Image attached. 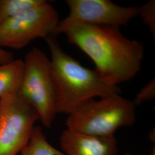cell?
<instances>
[{
  "instance_id": "7c38bea8",
  "label": "cell",
  "mask_w": 155,
  "mask_h": 155,
  "mask_svg": "<svg viewBox=\"0 0 155 155\" xmlns=\"http://www.w3.org/2000/svg\"><path fill=\"white\" fill-rule=\"evenodd\" d=\"M139 16L144 24L148 27L150 32L155 39V1L150 0L139 7Z\"/></svg>"
},
{
  "instance_id": "2e32d148",
  "label": "cell",
  "mask_w": 155,
  "mask_h": 155,
  "mask_svg": "<svg viewBox=\"0 0 155 155\" xmlns=\"http://www.w3.org/2000/svg\"><path fill=\"white\" fill-rule=\"evenodd\" d=\"M155 155V148H153V150H152V153H151V155Z\"/></svg>"
},
{
  "instance_id": "ba28073f",
  "label": "cell",
  "mask_w": 155,
  "mask_h": 155,
  "mask_svg": "<svg viewBox=\"0 0 155 155\" xmlns=\"http://www.w3.org/2000/svg\"><path fill=\"white\" fill-rule=\"evenodd\" d=\"M59 143L64 155H118L115 136L97 137L64 129Z\"/></svg>"
},
{
  "instance_id": "6da1fadb",
  "label": "cell",
  "mask_w": 155,
  "mask_h": 155,
  "mask_svg": "<svg viewBox=\"0 0 155 155\" xmlns=\"http://www.w3.org/2000/svg\"><path fill=\"white\" fill-rule=\"evenodd\" d=\"M70 43L77 45L94 61L95 70L106 81L118 86L140 71L143 45L123 35L120 28L106 25H77L67 28Z\"/></svg>"
},
{
  "instance_id": "30bf717a",
  "label": "cell",
  "mask_w": 155,
  "mask_h": 155,
  "mask_svg": "<svg viewBox=\"0 0 155 155\" xmlns=\"http://www.w3.org/2000/svg\"><path fill=\"white\" fill-rule=\"evenodd\" d=\"M20 155H64L48 141L42 128L35 126L27 146L21 151Z\"/></svg>"
},
{
  "instance_id": "5b68a950",
  "label": "cell",
  "mask_w": 155,
  "mask_h": 155,
  "mask_svg": "<svg viewBox=\"0 0 155 155\" xmlns=\"http://www.w3.org/2000/svg\"><path fill=\"white\" fill-rule=\"evenodd\" d=\"M59 22L58 12L45 1L0 24V47L21 49L35 39L52 36Z\"/></svg>"
},
{
  "instance_id": "7a4b0ae2",
  "label": "cell",
  "mask_w": 155,
  "mask_h": 155,
  "mask_svg": "<svg viewBox=\"0 0 155 155\" xmlns=\"http://www.w3.org/2000/svg\"><path fill=\"white\" fill-rule=\"evenodd\" d=\"M51 58V72L55 89L57 113L67 116L96 97L121 94L118 86L108 83L95 70L82 66L61 49L55 37L45 39Z\"/></svg>"
},
{
  "instance_id": "9a60e30c",
  "label": "cell",
  "mask_w": 155,
  "mask_h": 155,
  "mask_svg": "<svg viewBox=\"0 0 155 155\" xmlns=\"http://www.w3.org/2000/svg\"><path fill=\"white\" fill-rule=\"evenodd\" d=\"M134 155V154H132V153H124L122 155Z\"/></svg>"
},
{
  "instance_id": "277c9868",
  "label": "cell",
  "mask_w": 155,
  "mask_h": 155,
  "mask_svg": "<svg viewBox=\"0 0 155 155\" xmlns=\"http://www.w3.org/2000/svg\"><path fill=\"white\" fill-rule=\"evenodd\" d=\"M22 84L17 97L32 106L45 127H51L56 116L55 89L51 72L50 59L39 48L25 55Z\"/></svg>"
},
{
  "instance_id": "52a82bcc",
  "label": "cell",
  "mask_w": 155,
  "mask_h": 155,
  "mask_svg": "<svg viewBox=\"0 0 155 155\" xmlns=\"http://www.w3.org/2000/svg\"><path fill=\"white\" fill-rule=\"evenodd\" d=\"M69 13L59 21L52 36L77 25H106L120 28L139 16V6H121L109 0H67Z\"/></svg>"
},
{
  "instance_id": "3957f363",
  "label": "cell",
  "mask_w": 155,
  "mask_h": 155,
  "mask_svg": "<svg viewBox=\"0 0 155 155\" xmlns=\"http://www.w3.org/2000/svg\"><path fill=\"white\" fill-rule=\"evenodd\" d=\"M136 107L133 101L118 94L89 100L68 115L66 129L97 137L114 136L118 128L135 122Z\"/></svg>"
},
{
  "instance_id": "8fae6325",
  "label": "cell",
  "mask_w": 155,
  "mask_h": 155,
  "mask_svg": "<svg viewBox=\"0 0 155 155\" xmlns=\"http://www.w3.org/2000/svg\"><path fill=\"white\" fill-rule=\"evenodd\" d=\"M45 0H0V24Z\"/></svg>"
},
{
  "instance_id": "5bb4252c",
  "label": "cell",
  "mask_w": 155,
  "mask_h": 155,
  "mask_svg": "<svg viewBox=\"0 0 155 155\" xmlns=\"http://www.w3.org/2000/svg\"><path fill=\"white\" fill-rule=\"evenodd\" d=\"M13 60H15L14 56L12 52L0 47V64H4Z\"/></svg>"
},
{
  "instance_id": "8992f818",
  "label": "cell",
  "mask_w": 155,
  "mask_h": 155,
  "mask_svg": "<svg viewBox=\"0 0 155 155\" xmlns=\"http://www.w3.org/2000/svg\"><path fill=\"white\" fill-rule=\"evenodd\" d=\"M40 120L32 106L14 95L0 98V155H17L28 144Z\"/></svg>"
},
{
  "instance_id": "4fadbf2b",
  "label": "cell",
  "mask_w": 155,
  "mask_h": 155,
  "mask_svg": "<svg viewBox=\"0 0 155 155\" xmlns=\"http://www.w3.org/2000/svg\"><path fill=\"white\" fill-rule=\"evenodd\" d=\"M155 97V79L153 78L139 91L133 101L136 106L139 105L145 101L153 100Z\"/></svg>"
},
{
  "instance_id": "9c48e42d",
  "label": "cell",
  "mask_w": 155,
  "mask_h": 155,
  "mask_svg": "<svg viewBox=\"0 0 155 155\" xmlns=\"http://www.w3.org/2000/svg\"><path fill=\"white\" fill-rule=\"evenodd\" d=\"M24 63L21 59L0 64V98L6 95H17L22 84Z\"/></svg>"
}]
</instances>
